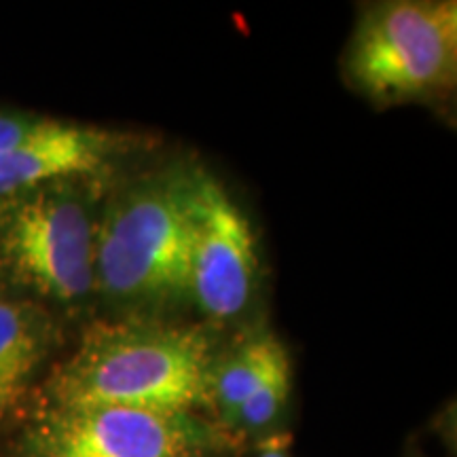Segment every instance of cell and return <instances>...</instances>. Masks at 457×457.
Wrapping results in <instances>:
<instances>
[{"mask_svg":"<svg viewBox=\"0 0 457 457\" xmlns=\"http://www.w3.org/2000/svg\"><path fill=\"white\" fill-rule=\"evenodd\" d=\"M225 430L199 415L121 407H43L26 430L24 457H219Z\"/></svg>","mask_w":457,"mask_h":457,"instance_id":"5b68a950","label":"cell"},{"mask_svg":"<svg viewBox=\"0 0 457 457\" xmlns=\"http://www.w3.org/2000/svg\"><path fill=\"white\" fill-rule=\"evenodd\" d=\"M91 179L54 182L0 199V267L15 284L55 305L96 295L100 205Z\"/></svg>","mask_w":457,"mask_h":457,"instance_id":"3957f363","label":"cell"},{"mask_svg":"<svg viewBox=\"0 0 457 457\" xmlns=\"http://www.w3.org/2000/svg\"><path fill=\"white\" fill-rule=\"evenodd\" d=\"M129 140L114 131L51 119L47 128L0 157V199L54 182L96 179Z\"/></svg>","mask_w":457,"mask_h":457,"instance_id":"52a82bcc","label":"cell"},{"mask_svg":"<svg viewBox=\"0 0 457 457\" xmlns=\"http://www.w3.org/2000/svg\"><path fill=\"white\" fill-rule=\"evenodd\" d=\"M293 390V362L288 352L262 377L259 387L239 409L231 432H262L271 428L288 404Z\"/></svg>","mask_w":457,"mask_h":457,"instance_id":"30bf717a","label":"cell"},{"mask_svg":"<svg viewBox=\"0 0 457 457\" xmlns=\"http://www.w3.org/2000/svg\"><path fill=\"white\" fill-rule=\"evenodd\" d=\"M51 117L24 111H0V157L9 155L32 136L47 128Z\"/></svg>","mask_w":457,"mask_h":457,"instance_id":"8fae6325","label":"cell"},{"mask_svg":"<svg viewBox=\"0 0 457 457\" xmlns=\"http://www.w3.org/2000/svg\"><path fill=\"white\" fill-rule=\"evenodd\" d=\"M49 352V327L41 312L0 299V420L20 407Z\"/></svg>","mask_w":457,"mask_h":457,"instance_id":"ba28073f","label":"cell"},{"mask_svg":"<svg viewBox=\"0 0 457 457\" xmlns=\"http://www.w3.org/2000/svg\"><path fill=\"white\" fill-rule=\"evenodd\" d=\"M216 353L197 327L157 320L94 324L55 369L43 407H121L197 415L210 407Z\"/></svg>","mask_w":457,"mask_h":457,"instance_id":"6da1fadb","label":"cell"},{"mask_svg":"<svg viewBox=\"0 0 457 457\" xmlns=\"http://www.w3.org/2000/svg\"><path fill=\"white\" fill-rule=\"evenodd\" d=\"M286 352L282 341L261 333L239 343L225 356H216L210 379V407L222 430L231 432L242 404Z\"/></svg>","mask_w":457,"mask_h":457,"instance_id":"9c48e42d","label":"cell"},{"mask_svg":"<svg viewBox=\"0 0 457 457\" xmlns=\"http://www.w3.org/2000/svg\"><path fill=\"white\" fill-rule=\"evenodd\" d=\"M256 239L237 204L214 176L197 170L191 199L187 296L210 320L236 318L253 296Z\"/></svg>","mask_w":457,"mask_h":457,"instance_id":"8992f818","label":"cell"},{"mask_svg":"<svg viewBox=\"0 0 457 457\" xmlns=\"http://www.w3.org/2000/svg\"><path fill=\"white\" fill-rule=\"evenodd\" d=\"M195 176V168L155 171L100 205L96 295L123 310L187 296Z\"/></svg>","mask_w":457,"mask_h":457,"instance_id":"7a4b0ae2","label":"cell"},{"mask_svg":"<svg viewBox=\"0 0 457 457\" xmlns=\"http://www.w3.org/2000/svg\"><path fill=\"white\" fill-rule=\"evenodd\" d=\"M345 72L377 104H403L453 89L457 4L390 0L362 11L347 43Z\"/></svg>","mask_w":457,"mask_h":457,"instance_id":"277c9868","label":"cell"},{"mask_svg":"<svg viewBox=\"0 0 457 457\" xmlns=\"http://www.w3.org/2000/svg\"><path fill=\"white\" fill-rule=\"evenodd\" d=\"M256 457H290L288 453V438L273 436L261 447V453Z\"/></svg>","mask_w":457,"mask_h":457,"instance_id":"7c38bea8","label":"cell"}]
</instances>
